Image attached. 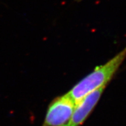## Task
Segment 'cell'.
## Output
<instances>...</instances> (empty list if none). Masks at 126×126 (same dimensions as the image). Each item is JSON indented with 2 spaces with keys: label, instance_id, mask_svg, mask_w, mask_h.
<instances>
[{
  "label": "cell",
  "instance_id": "cell-1",
  "mask_svg": "<svg viewBox=\"0 0 126 126\" xmlns=\"http://www.w3.org/2000/svg\"><path fill=\"white\" fill-rule=\"evenodd\" d=\"M126 59V46L104 64L98 66L89 74L83 77L68 92L78 102L90 93L102 86H107Z\"/></svg>",
  "mask_w": 126,
  "mask_h": 126
},
{
  "label": "cell",
  "instance_id": "cell-2",
  "mask_svg": "<svg viewBox=\"0 0 126 126\" xmlns=\"http://www.w3.org/2000/svg\"><path fill=\"white\" fill-rule=\"evenodd\" d=\"M76 102L68 93L54 98L47 108L42 126H62L68 122Z\"/></svg>",
  "mask_w": 126,
  "mask_h": 126
},
{
  "label": "cell",
  "instance_id": "cell-3",
  "mask_svg": "<svg viewBox=\"0 0 126 126\" xmlns=\"http://www.w3.org/2000/svg\"><path fill=\"white\" fill-rule=\"evenodd\" d=\"M106 86H102L83 97L76 103L70 120L62 126H81L97 105Z\"/></svg>",
  "mask_w": 126,
  "mask_h": 126
}]
</instances>
